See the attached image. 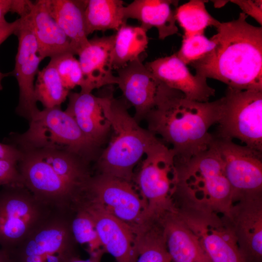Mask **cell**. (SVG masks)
Instances as JSON below:
<instances>
[{
	"instance_id": "25",
	"label": "cell",
	"mask_w": 262,
	"mask_h": 262,
	"mask_svg": "<svg viewBox=\"0 0 262 262\" xmlns=\"http://www.w3.org/2000/svg\"><path fill=\"white\" fill-rule=\"evenodd\" d=\"M147 31L140 26L123 25L115 34L111 54L112 68L116 70L139 59L147 47Z\"/></svg>"
},
{
	"instance_id": "27",
	"label": "cell",
	"mask_w": 262,
	"mask_h": 262,
	"mask_svg": "<svg viewBox=\"0 0 262 262\" xmlns=\"http://www.w3.org/2000/svg\"><path fill=\"white\" fill-rule=\"evenodd\" d=\"M135 262H172L159 219L147 221L138 230Z\"/></svg>"
},
{
	"instance_id": "6",
	"label": "cell",
	"mask_w": 262,
	"mask_h": 262,
	"mask_svg": "<svg viewBox=\"0 0 262 262\" xmlns=\"http://www.w3.org/2000/svg\"><path fill=\"white\" fill-rule=\"evenodd\" d=\"M133 180L146 203L145 222L176 209L179 174L176 156L163 142L159 140L148 149Z\"/></svg>"
},
{
	"instance_id": "32",
	"label": "cell",
	"mask_w": 262,
	"mask_h": 262,
	"mask_svg": "<svg viewBox=\"0 0 262 262\" xmlns=\"http://www.w3.org/2000/svg\"><path fill=\"white\" fill-rule=\"evenodd\" d=\"M215 44L204 34L182 37L180 49L176 52L177 57L186 66L197 61L211 51Z\"/></svg>"
},
{
	"instance_id": "17",
	"label": "cell",
	"mask_w": 262,
	"mask_h": 262,
	"mask_svg": "<svg viewBox=\"0 0 262 262\" xmlns=\"http://www.w3.org/2000/svg\"><path fill=\"white\" fill-rule=\"evenodd\" d=\"M116 71V84L124 99L133 107V117L139 123L155 106L162 82L153 76L140 58Z\"/></svg>"
},
{
	"instance_id": "10",
	"label": "cell",
	"mask_w": 262,
	"mask_h": 262,
	"mask_svg": "<svg viewBox=\"0 0 262 262\" xmlns=\"http://www.w3.org/2000/svg\"><path fill=\"white\" fill-rule=\"evenodd\" d=\"M76 244L68 212L57 210L10 255L13 262H67Z\"/></svg>"
},
{
	"instance_id": "39",
	"label": "cell",
	"mask_w": 262,
	"mask_h": 262,
	"mask_svg": "<svg viewBox=\"0 0 262 262\" xmlns=\"http://www.w3.org/2000/svg\"><path fill=\"white\" fill-rule=\"evenodd\" d=\"M0 262H13L9 254L1 249H0Z\"/></svg>"
},
{
	"instance_id": "4",
	"label": "cell",
	"mask_w": 262,
	"mask_h": 262,
	"mask_svg": "<svg viewBox=\"0 0 262 262\" xmlns=\"http://www.w3.org/2000/svg\"><path fill=\"white\" fill-rule=\"evenodd\" d=\"M99 97L113 135L97 166L100 174L132 182L135 166L159 139L129 114L124 99L115 98L112 92Z\"/></svg>"
},
{
	"instance_id": "30",
	"label": "cell",
	"mask_w": 262,
	"mask_h": 262,
	"mask_svg": "<svg viewBox=\"0 0 262 262\" xmlns=\"http://www.w3.org/2000/svg\"><path fill=\"white\" fill-rule=\"evenodd\" d=\"M206 1L191 0L176 8V21L183 30V36L204 34L208 26L216 28L220 23L207 11L205 5Z\"/></svg>"
},
{
	"instance_id": "34",
	"label": "cell",
	"mask_w": 262,
	"mask_h": 262,
	"mask_svg": "<svg viewBox=\"0 0 262 262\" xmlns=\"http://www.w3.org/2000/svg\"><path fill=\"white\" fill-rule=\"evenodd\" d=\"M230 1L237 5L243 13L254 18L261 25L262 24V1L261 0H233Z\"/></svg>"
},
{
	"instance_id": "21",
	"label": "cell",
	"mask_w": 262,
	"mask_h": 262,
	"mask_svg": "<svg viewBox=\"0 0 262 262\" xmlns=\"http://www.w3.org/2000/svg\"><path fill=\"white\" fill-rule=\"evenodd\" d=\"M172 262H212L177 208L158 219Z\"/></svg>"
},
{
	"instance_id": "35",
	"label": "cell",
	"mask_w": 262,
	"mask_h": 262,
	"mask_svg": "<svg viewBox=\"0 0 262 262\" xmlns=\"http://www.w3.org/2000/svg\"><path fill=\"white\" fill-rule=\"evenodd\" d=\"M21 156V152L16 147L0 143V159L18 162Z\"/></svg>"
},
{
	"instance_id": "33",
	"label": "cell",
	"mask_w": 262,
	"mask_h": 262,
	"mask_svg": "<svg viewBox=\"0 0 262 262\" xmlns=\"http://www.w3.org/2000/svg\"><path fill=\"white\" fill-rule=\"evenodd\" d=\"M18 185L23 184L18 169V162L0 159V187Z\"/></svg>"
},
{
	"instance_id": "23",
	"label": "cell",
	"mask_w": 262,
	"mask_h": 262,
	"mask_svg": "<svg viewBox=\"0 0 262 262\" xmlns=\"http://www.w3.org/2000/svg\"><path fill=\"white\" fill-rule=\"evenodd\" d=\"M29 15L42 60L66 53L74 54L69 39L51 15L45 0L33 3Z\"/></svg>"
},
{
	"instance_id": "37",
	"label": "cell",
	"mask_w": 262,
	"mask_h": 262,
	"mask_svg": "<svg viewBox=\"0 0 262 262\" xmlns=\"http://www.w3.org/2000/svg\"><path fill=\"white\" fill-rule=\"evenodd\" d=\"M15 0H0V27L7 24L5 15L13 11Z\"/></svg>"
},
{
	"instance_id": "28",
	"label": "cell",
	"mask_w": 262,
	"mask_h": 262,
	"mask_svg": "<svg viewBox=\"0 0 262 262\" xmlns=\"http://www.w3.org/2000/svg\"><path fill=\"white\" fill-rule=\"evenodd\" d=\"M68 215L70 230L77 244L86 246L90 257L101 258L105 252L89 214L74 204L68 212Z\"/></svg>"
},
{
	"instance_id": "16",
	"label": "cell",
	"mask_w": 262,
	"mask_h": 262,
	"mask_svg": "<svg viewBox=\"0 0 262 262\" xmlns=\"http://www.w3.org/2000/svg\"><path fill=\"white\" fill-rule=\"evenodd\" d=\"M92 217L105 252L116 262H135L138 254V230L82 196L75 203Z\"/></svg>"
},
{
	"instance_id": "38",
	"label": "cell",
	"mask_w": 262,
	"mask_h": 262,
	"mask_svg": "<svg viewBox=\"0 0 262 262\" xmlns=\"http://www.w3.org/2000/svg\"><path fill=\"white\" fill-rule=\"evenodd\" d=\"M101 258L90 257L88 259L83 260L78 256L76 255L71 257L67 262H100Z\"/></svg>"
},
{
	"instance_id": "19",
	"label": "cell",
	"mask_w": 262,
	"mask_h": 262,
	"mask_svg": "<svg viewBox=\"0 0 262 262\" xmlns=\"http://www.w3.org/2000/svg\"><path fill=\"white\" fill-rule=\"evenodd\" d=\"M115 34L88 40L87 44L79 52L80 62L84 80L81 92L91 93L95 89L117 83V77L113 72L111 54Z\"/></svg>"
},
{
	"instance_id": "2",
	"label": "cell",
	"mask_w": 262,
	"mask_h": 262,
	"mask_svg": "<svg viewBox=\"0 0 262 262\" xmlns=\"http://www.w3.org/2000/svg\"><path fill=\"white\" fill-rule=\"evenodd\" d=\"M220 108V98L191 100L162 83L156 104L145 119L147 130L171 146L176 163L181 164L210 147L214 137L209 130L217 123Z\"/></svg>"
},
{
	"instance_id": "40",
	"label": "cell",
	"mask_w": 262,
	"mask_h": 262,
	"mask_svg": "<svg viewBox=\"0 0 262 262\" xmlns=\"http://www.w3.org/2000/svg\"><path fill=\"white\" fill-rule=\"evenodd\" d=\"M11 73H3L0 71V90H1L2 89V79L7 76H8L9 74H10Z\"/></svg>"
},
{
	"instance_id": "31",
	"label": "cell",
	"mask_w": 262,
	"mask_h": 262,
	"mask_svg": "<svg viewBox=\"0 0 262 262\" xmlns=\"http://www.w3.org/2000/svg\"><path fill=\"white\" fill-rule=\"evenodd\" d=\"M71 53H64L50 58L55 66L62 82L69 91L76 86L82 89L84 80L78 60Z\"/></svg>"
},
{
	"instance_id": "13",
	"label": "cell",
	"mask_w": 262,
	"mask_h": 262,
	"mask_svg": "<svg viewBox=\"0 0 262 262\" xmlns=\"http://www.w3.org/2000/svg\"><path fill=\"white\" fill-rule=\"evenodd\" d=\"M226 215L244 262H262V192L233 193Z\"/></svg>"
},
{
	"instance_id": "29",
	"label": "cell",
	"mask_w": 262,
	"mask_h": 262,
	"mask_svg": "<svg viewBox=\"0 0 262 262\" xmlns=\"http://www.w3.org/2000/svg\"><path fill=\"white\" fill-rule=\"evenodd\" d=\"M34 84V96L44 108L60 106L66 99L70 91L64 86L53 63H49L37 75Z\"/></svg>"
},
{
	"instance_id": "15",
	"label": "cell",
	"mask_w": 262,
	"mask_h": 262,
	"mask_svg": "<svg viewBox=\"0 0 262 262\" xmlns=\"http://www.w3.org/2000/svg\"><path fill=\"white\" fill-rule=\"evenodd\" d=\"M212 145L220 158L233 194L262 192V153L218 138H214Z\"/></svg>"
},
{
	"instance_id": "1",
	"label": "cell",
	"mask_w": 262,
	"mask_h": 262,
	"mask_svg": "<svg viewBox=\"0 0 262 262\" xmlns=\"http://www.w3.org/2000/svg\"><path fill=\"white\" fill-rule=\"evenodd\" d=\"M243 13L220 22L210 39L214 48L190 64L196 74L238 90L262 91V28L248 23Z\"/></svg>"
},
{
	"instance_id": "5",
	"label": "cell",
	"mask_w": 262,
	"mask_h": 262,
	"mask_svg": "<svg viewBox=\"0 0 262 262\" xmlns=\"http://www.w3.org/2000/svg\"><path fill=\"white\" fill-rule=\"evenodd\" d=\"M177 165L179 182L175 197L181 201L180 206L227 214L233 191L212 145L186 163Z\"/></svg>"
},
{
	"instance_id": "12",
	"label": "cell",
	"mask_w": 262,
	"mask_h": 262,
	"mask_svg": "<svg viewBox=\"0 0 262 262\" xmlns=\"http://www.w3.org/2000/svg\"><path fill=\"white\" fill-rule=\"evenodd\" d=\"M177 211L212 262H244L226 215L186 206L178 207Z\"/></svg>"
},
{
	"instance_id": "7",
	"label": "cell",
	"mask_w": 262,
	"mask_h": 262,
	"mask_svg": "<svg viewBox=\"0 0 262 262\" xmlns=\"http://www.w3.org/2000/svg\"><path fill=\"white\" fill-rule=\"evenodd\" d=\"M28 129L15 137L20 150L53 149L89 162L97 147L82 133L73 118L60 106L44 108L29 121Z\"/></svg>"
},
{
	"instance_id": "9",
	"label": "cell",
	"mask_w": 262,
	"mask_h": 262,
	"mask_svg": "<svg viewBox=\"0 0 262 262\" xmlns=\"http://www.w3.org/2000/svg\"><path fill=\"white\" fill-rule=\"evenodd\" d=\"M220 99L218 138L238 139L262 153V91L228 87Z\"/></svg>"
},
{
	"instance_id": "24",
	"label": "cell",
	"mask_w": 262,
	"mask_h": 262,
	"mask_svg": "<svg viewBox=\"0 0 262 262\" xmlns=\"http://www.w3.org/2000/svg\"><path fill=\"white\" fill-rule=\"evenodd\" d=\"M52 17L70 41L74 55L87 44L85 10L87 0H45Z\"/></svg>"
},
{
	"instance_id": "14",
	"label": "cell",
	"mask_w": 262,
	"mask_h": 262,
	"mask_svg": "<svg viewBox=\"0 0 262 262\" xmlns=\"http://www.w3.org/2000/svg\"><path fill=\"white\" fill-rule=\"evenodd\" d=\"M30 12L20 16V26L16 33L18 44L13 75L17 81L19 96L17 113L29 121L39 111L34 96V79L42 59L33 29Z\"/></svg>"
},
{
	"instance_id": "26",
	"label": "cell",
	"mask_w": 262,
	"mask_h": 262,
	"mask_svg": "<svg viewBox=\"0 0 262 262\" xmlns=\"http://www.w3.org/2000/svg\"><path fill=\"white\" fill-rule=\"evenodd\" d=\"M121 0H87L85 10L86 33L95 31H117L126 24Z\"/></svg>"
},
{
	"instance_id": "22",
	"label": "cell",
	"mask_w": 262,
	"mask_h": 262,
	"mask_svg": "<svg viewBox=\"0 0 262 262\" xmlns=\"http://www.w3.org/2000/svg\"><path fill=\"white\" fill-rule=\"evenodd\" d=\"M179 1L173 0H134L123 8L125 21L135 19L140 26L147 30L153 27L157 29L158 38H165L178 33L176 24V10Z\"/></svg>"
},
{
	"instance_id": "20",
	"label": "cell",
	"mask_w": 262,
	"mask_h": 262,
	"mask_svg": "<svg viewBox=\"0 0 262 262\" xmlns=\"http://www.w3.org/2000/svg\"><path fill=\"white\" fill-rule=\"evenodd\" d=\"M66 111L94 145L98 147L111 130L110 122L103 108L100 97L92 93L69 92Z\"/></svg>"
},
{
	"instance_id": "8",
	"label": "cell",
	"mask_w": 262,
	"mask_h": 262,
	"mask_svg": "<svg viewBox=\"0 0 262 262\" xmlns=\"http://www.w3.org/2000/svg\"><path fill=\"white\" fill-rule=\"evenodd\" d=\"M56 210L23 185L0 191V246L10 254Z\"/></svg>"
},
{
	"instance_id": "3",
	"label": "cell",
	"mask_w": 262,
	"mask_h": 262,
	"mask_svg": "<svg viewBox=\"0 0 262 262\" xmlns=\"http://www.w3.org/2000/svg\"><path fill=\"white\" fill-rule=\"evenodd\" d=\"M18 169L22 184L51 208L68 211L84 191L91 177L87 166L53 152L20 150Z\"/></svg>"
},
{
	"instance_id": "36",
	"label": "cell",
	"mask_w": 262,
	"mask_h": 262,
	"mask_svg": "<svg viewBox=\"0 0 262 262\" xmlns=\"http://www.w3.org/2000/svg\"><path fill=\"white\" fill-rule=\"evenodd\" d=\"M20 24V18L0 27V45L10 35L16 34Z\"/></svg>"
},
{
	"instance_id": "18",
	"label": "cell",
	"mask_w": 262,
	"mask_h": 262,
	"mask_svg": "<svg viewBox=\"0 0 262 262\" xmlns=\"http://www.w3.org/2000/svg\"><path fill=\"white\" fill-rule=\"evenodd\" d=\"M145 65L158 80L181 92L190 99L208 102L215 95V90L208 84L207 78L192 74L176 53L147 62Z\"/></svg>"
},
{
	"instance_id": "11",
	"label": "cell",
	"mask_w": 262,
	"mask_h": 262,
	"mask_svg": "<svg viewBox=\"0 0 262 262\" xmlns=\"http://www.w3.org/2000/svg\"><path fill=\"white\" fill-rule=\"evenodd\" d=\"M82 196L134 228L145 222L146 203L132 182L99 173L91 176Z\"/></svg>"
}]
</instances>
